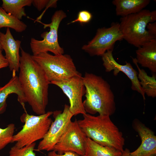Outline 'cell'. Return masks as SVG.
I'll use <instances>...</instances> for the list:
<instances>
[{"label":"cell","mask_w":156,"mask_h":156,"mask_svg":"<svg viewBox=\"0 0 156 156\" xmlns=\"http://www.w3.org/2000/svg\"><path fill=\"white\" fill-rule=\"evenodd\" d=\"M66 17V14L62 10L55 11L52 16L51 22L49 24H45L40 20L36 21L44 25V28L49 27V31H45L41 34L43 40H40L34 38H31L30 46L33 55L40 53L51 52L54 55L64 54V49L61 47L58 40V30L59 25L63 19Z\"/></svg>","instance_id":"obj_7"},{"label":"cell","mask_w":156,"mask_h":156,"mask_svg":"<svg viewBox=\"0 0 156 156\" xmlns=\"http://www.w3.org/2000/svg\"><path fill=\"white\" fill-rule=\"evenodd\" d=\"M19 80L27 102L37 115L45 113L50 84L44 71L31 55L20 48Z\"/></svg>","instance_id":"obj_1"},{"label":"cell","mask_w":156,"mask_h":156,"mask_svg":"<svg viewBox=\"0 0 156 156\" xmlns=\"http://www.w3.org/2000/svg\"><path fill=\"white\" fill-rule=\"evenodd\" d=\"M133 62L138 70V78L140 85L145 94L148 96L155 98L156 96V76L153 74L152 76L148 75L145 71L141 69L135 58L131 57Z\"/></svg>","instance_id":"obj_19"},{"label":"cell","mask_w":156,"mask_h":156,"mask_svg":"<svg viewBox=\"0 0 156 156\" xmlns=\"http://www.w3.org/2000/svg\"><path fill=\"white\" fill-rule=\"evenodd\" d=\"M27 25L23 22L7 13L0 7V29L2 27L11 28L18 32L25 31Z\"/></svg>","instance_id":"obj_21"},{"label":"cell","mask_w":156,"mask_h":156,"mask_svg":"<svg viewBox=\"0 0 156 156\" xmlns=\"http://www.w3.org/2000/svg\"><path fill=\"white\" fill-rule=\"evenodd\" d=\"M122 152L119 150L102 146L87 137L85 153L82 156H122Z\"/></svg>","instance_id":"obj_18"},{"label":"cell","mask_w":156,"mask_h":156,"mask_svg":"<svg viewBox=\"0 0 156 156\" xmlns=\"http://www.w3.org/2000/svg\"><path fill=\"white\" fill-rule=\"evenodd\" d=\"M1 7L7 13L21 20L26 16L24 7L30 6L32 0H2Z\"/></svg>","instance_id":"obj_20"},{"label":"cell","mask_w":156,"mask_h":156,"mask_svg":"<svg viewBox=\"0 0 156 156\" xmlns=\"http://www.w3.org/2000/svg\"><path fill=\"white\" fill-rule=\"evenodd\" d=\"M31 57L43 70L50 83L66 81L81 75L69 55H52L45 52Z\"/></svg>","instance_id":"obj_5"},{"label":"cell","mask_w":156,"mask_h":156,"mask_svg":"<svg viewBox=\"0 0 156 156\" xmlns=\"http://www.w3.org/2000/svg\"><path fill=\"white\" fill-rule=\"evenodd\" d=\"M87 138L75 119L70 122L53 151L59 154L70 151L82 156L85 153Z\"/></svg>","instance_id":"obj_10"},{"label":"cell","mask_w":156,"mask_h":156,"mask_svg":"<svg viewBox=\"0 0 156 156\" xmlns=\"http://www.w3.org/2000/svg\"><path fill=\"white\" fill-rule=\"evenodd\" d=\"M146 29L154 37L156 38V22L149 23L147 26Z\"/></svg>","instance_id":"obj_27"},{"label":"cell","mask_w":156,"mask_h":156,"mask_svg":"<svg viewBox=\"0 0 156 156\" xmlns=\"http://www.w3.org/2000/svg\"><path fill=\"white\" fill-rule=\"evenodd\" d=\"M15 129V125L13 123L8 125L5 128L0 127V150L12 143Z\"/></svg>","instance_id":"obj_22"},{"label":"cell","mask_w":156,"mask_h":156,"mask_svg":"<svg viewBox=\"0 0 156 156\" xmlns=\"http://www.w3.org/2000/svg\"><path fill=\"white\" fill-rule=\"evenodd\" d=\"M9 66L8 61L2 53V51L0 50V69Z\"/></svg>","instance_id":"obj_28"},{"label":"cell","mask_w":156,"mask_h":156,"mask_svg":"<svg viewBox=\"0 0 156 156\" xmlns=\"http://www.w3.org/2000/svg\"><path fill=\"white\" fill-rule=\"evenodd\" d=\"M123 39L119 23H113L108 28L98 29L94 37L82 49L91 56H102L107 51L113 49L116 42Z\"/></svg>","instance_id":"obj_8"},{"label":"cell","mask_w":156,"mask_h":156,"mask_svg":"<svg viewBox=\"0 0 156 156\" xmlns=\"http://www.w3.org/2000/svg\"><path fill=\"white\" fill-rule=\"evenodd\" d=\"M54 120L43 138L39 142L38 149L47 151H53L55 145L64 133L73 116L69 110V106L65 104L63 112H53Z\"/></svg>","instance_id":"obj_9"},{"label":"cell","mask_w":156,"mask_h":156,"mask_svg":"<svg viewBox=\"0 0 156 156\" xmlns=\"http://www.w3.org/2000/svg\"><path fill=\"white\" fill-rule=\"evenodd\" d=\"M113 50H108L101 56L105 71L110 72L113 70V74L115 76H117L120 72L124 73L131 81L132 90L140 93L144 100H145V93L140 85L137 72L129 62H125L126 64L124 65L118 63L113 57Z\"/></svg>","instance_id":"obj_12"},{"label":"cell","mask_w":156,"mask_h":156,"mask_svg":"<svg viewBox=\"0 0 156 156\" xmlns=\"http://www.w3.org/2000/svg\"><path fill=\"white\" fill-rule=\"evenodd\" d=\"M150 0H114L117 15L124 17L137 13L144 9L150 3Z\"/></svg>","instance_id":"obj_17"},{"label":"cell","mask_w":156,"mask_h":156,"mask_svg":"<svg viewBox=\"0 0 156 156\" xmlns=\"http://www.w3.org/2000/svg\"><path fill=\"white\" fill-rule=\"evenodd\" d=\"M57 0H32V4L40 11L45 7L55 8L57 6Z\"/></svg>","instance_id":"obj_24"},{"label":"cell","mask_w":156,"mask_h":156,"mask_svg":"<svg viewBox=\"0 0 156 156\" xmlns=\"http://www.w3.org/2000/svg\"><path fill=\"white\" fill-rule=\"evenodd\" d=\"M92 17V14L89 11L86 10H81L78 12L77 18L68 24L77 22L81 24L87 23L90 21Z\"/></svg>","instance_id":"obj_25"},{"label":"cell","mask_w":156,"mask_h":156,"mask_svg":"<svg viewBox=\"0 0 156 156\" xmlns=\"http://www.w3.org/2000/svg\"><path fill=\"white\" fill-rule=\"evenodd\" d=\"M35 142L21 148L14 145L10 148L9 156H36L34 152Z\"/></svg>","instance_id":"obj_23"},{"label":"cell","mask_w":156,"mask_h":156,"mask_svg":"<svg viewBox=\"0 0 156 156\" xmlns=\"http://www.w3.org/2000/svg\"><path fill=\"white\" fill-rule=\"evenodd\" d=\"M3 50L1 45V44L0 40V50L2 51Z\"/></svg>","instance_id":"obj_30"},{"label":"cell","mask_w":156,"mask_h":156,"mask_svg":"<svg viewBox=\"0 0 156 156\" xmlns=\"http://www.w3.org/2000/svg\"><path fill=\"white\" fill-rule=\"evenodd\" d=\"M83 115V119L77 122L87 137L102 146L123 151L125 140L122 133L109 116H95L87 113Z\"/></svg>","instance_id":"obj_3"},{"label":"cell","mask_w":156,"mask_h":156,"mask_svg":"<svg viewBox=\"0 0 156 156\" xmlns=\"http://www.w3.org/2000/svg\"><path fill=\"white\" fill-rule=\"evenodd\" d=\"M134 129L141 140L140 146L130 152V156H155L156 154V136L153 132L138 120L133 122Z\"/></svg>","instance_id":"obj_14"},{"label":"cell","mask_w":156,"mask_h":156,"mask_svg":"<svg viewBox=\"0 0 156 156\" xmlns=\"http://www.w3.org/2000/svg\"><path fill=\"white\" fill-rule=\"evenodd\" d=\"M50 84L58 86L68 97L70 103L69 110L73 116L86 113L82 101L86 89L81 75L66 81L52 82Z\"/></svg>","instance_id":"obj_11"},{"label":"cell","mask_w":156,"mask_h":156,"mask_svg":"<svg viewBox=\"0 0 156 156\" xmlns=\"http://www.w3.org/2000/svg\"><path fill=\"white\" fill-rule=\"evenodd\" d=\"M1 44L5 53V56L8 61L9 67L12 73L19 71L20 55L19 49L21 41L15 40L9 28H7L5 34L0 31Z\"/></svg>","instance_id":"obj_13"},{"label":"cell","mask_w":156,"mask_h":156,"mask_svg":"<svg viewBox=\"0 0 156 156\" xmlns=\"http://www.w3.org/2000/svg\"><path fill=\"white\" fill-rule=\"evenodd\" d=\"M53 113L49 111L37 116L23 114L21 119L25 124L21 130L14 135L12 143L15 142L14 145L20 148L42 139L53 121L50 118Z\"/></svg>","instance_id":"obj_6"},{"label":"cell","mask_w":156,"mask_h":156,"mask_svg":"<svg viewBox=\"0 0 156 156\" xmlns=\"http://www.w3.org/2000/svg\"><path fill=\"white\" fill-rule=\"evenodd\" d=\"M82 78L86 89L83 104L86 113L113 114L116 109L114 96L108 82L100 76L88 72Z\"/></svg>","instance_id":"obj_2"},{"label":"cell","mask_w":156,"mask_h":156,"mask_svg":"<svg viewBox=\"0 0 156 156\" xmlns=\"http://www.w3.org/2000/svg\"><path fill=\"white\" fill-rule=\"evenodd\" d=\"M156 20V11H151L146 9L121 17L119 25L123 39L138 48L156 38L146 29L149 23Z\"/></svg>","instance_id":"obj_4"},{"label":"cell","mask_w":156,"mask_h":156,"mask_svg":"<svg viewBox=\"0 0 156 156\" xmlns=\"http://www.w3.org/2000/svg\"><path fill=\"white\" fill-rule=\"evenodd\" d=\"M136 62L142 66L156 73V38L153 39L136 51Z\"/></svg>","instance_id":"obj_16"},{"label":"cell","mask_w":156,"mask_h":156,"mask_svg":"<svg viewBox=\"0 0 156 156\" xmlns=\"http://www.w3.org/2000/svg\"><path fill=\"white\" fill-rule=\"evenodd\" d=\"M12 94H16L18 100L25 108L26 98L20 83L18 76L16 73H12V78L4 86L0 87V114L4 113L7 107L6 100L8 96Z\"/></svg>","instance_id":"obj_15"},{"label":"cell","mask_w":156,"mask_h":156,"mask_svg":"<svg viewBox=\"0 0 156 156\" xmlns=\"http://www.w3.org/2000/svg\"><path fill=\"white\" fill-rule=\"evenodd\" d=\"M130 150L127 148H126L122 152V156H130Z\"/></svg>","instance_id":"obj_29"},{"label":"cell","mask_w":156,"mask_h":156,"mask_svg":"<svg viewBox=\"0 0 156 156\" xmlns=\"http://www.w3.org/2000/svg\"><path fill=\"white\" fill-rule=\"evenodd\" d=\"M48 156H80L77 153L73 152L68 151L59 154L54 151H52L48 153Z\"/></svg>","instance_id":"obj_26"}]
</instances>
